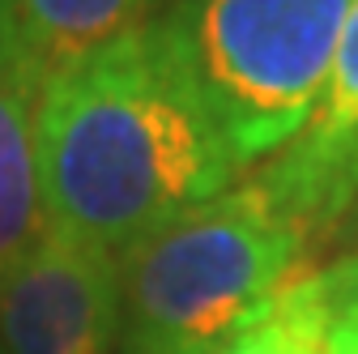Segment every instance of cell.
<instances>
[{"label": "cell", "instance_id": "obj_1", "mask_svg": "<svg viewBox=\"0 0 358 354\" xmlns=\"http://www.w3.org/2000/svg\"><path fill=\"white\" fill-rule=\"evenodd\" d=\"M243 162L150 26L69 64L34 103L43 222L111 256L239 184Z\"/></svg>", "mask_w": 358, "mask_h": 354}, {"label": "cell", "instance_id": "obj_2", "mask_svg": "<svg viewBox=\"0 0 358 354\" xmlns=\"http://www.w3.org/2000/svg\"><path fill=\"white\" fill-rule=\"evenodd\" d=\"M311 239L260 175L231 184L120 264V354H217L303 269Z\"/></svg>", "mask_w": 358, "mask_h": 354}, {"label": "cell", "instance_id": "obj_3", "mask_svg": "<svg viewBox=\"0 0 358 354\" xmlns=\"http://www.w3.org/2000/svg\"><path fill=\"white\" fill-rule=\"evenodd\" d=\"M354 0H166L162 48L248 167L286 150L316 111Z\"/></svg>", "mask_w": 358, "mask_h": 354}, {"label": "cell", "instance_id": "obj_4", "mask_svg": "<svg viewBox=\"0 0 358 354\" xmlns=\"http://www.w3.org/2000/svg\"><path fill=\"white\" fill-rule=\"evenodd\" d=\"M120 264L111 252L56 227L0 260L5 354H115Z\"/></svg>", "mask_w": 358, "mask_h": 354}, {"label": "cell", "instance_id": "obj_5", "mask_svg": "<svg viewBox=\"0 0 358 354\" xmlns=\"http://www.w3.org/2000/svg\"><path fill=\"white\" fill-rule=\"evenodd\" d=\"M260 180L316 243L337 235L358 205V0L341 26L329 85L299 137L268 158Z\"/></svg>", "mask_w": 358, "mask_h": 354}, {"label": "cell", "instance_id": "obj_6", "mask_svg": "<svg viewBox=\"0 0 358 354\" xmlns=\"http://www.w3.org/2000/svg\"><path fill=\"white\" fill-rule=\"evenodd\" d=\"M158 9L162 0H0V38L43 90L69 64L150 26Z\"/></svg>", "mask_w": 358, "mask_h": 354}, {"label": "cell", "instance_id": "obj_7", "mask_svg": "<svg viewBox=\"0 0 358 354\" xmlns=\"http://www.w3.org/2000/svg\"><path fill=\"white\" fill-rule=\"evenodd\" d=\"M34 103L38 85L0 38V260L43 231L34 175Z\"/></svg>", "mask_w": 358, "mask_h": 354}, {"label": "cell", "instance_id": "obj_8", "mask_svg": "<svg viewBox=\"0 0 358 354\" xmlns=\"http://www.w3.org/2000/svg\"><path fill=\"white\" fill-rule=\"evenodd\" d=\"M217 354H333V312L324 303L316 269L299 274Z\"/></svg>", "mask_w": 358, "mask_h": 354}, {"label": "cell", "instance_id": "obj_9", "mask_svg": "<svg viewBox=\"0 0 358 354\" xmlns=\"http://www.w3.org/2000/svg\"><path fill=\"white\" fill-rule=\"evenodd\" d=\"M316 278H320L324 303L333 312V325L358 333V248L337 256L333 264H324V269H316Z\"/></svg>", "mask_w": 358, "mask_h": 354}, {"label": "cell", "instance_id": "obj_10", "mask_svg": "<svg viewBox=\"0 0 358 354\" xmlns=\"http://www.w3.org/2000/svg\"><path fill=\"white\" fill-rule=\"evenodd\" d=\"M333 354H358V333L333 325Z\"/></svg>", "mask_w": 358, "mask_h": 354}, {"label": "cell", "instance_id": "obj_11", "mask_svg": "<svg viewBox=\"0 0 358 354\" xmlns=\"http://www.w3.org/2000/svg\"><path fill=\"white\" fill-rule=\"evenodd\" d=\"M341 231H350V235H358V205H354V213L345 218V227H341Z\"/></svg>", "mask_w": 358, "mask_h": 354}, {"label": "cell", "instance_id": "obj_12", "mask_svg": "<svg viewBox=\"0 0 358 354\" xmlns=\"http://www.w3.org/2000/svg\"><path fill=\"white\" fill-rule=\"evenodd\" d=\"M0 354H5V350H0Z\"/></svg>", "mask_w": 358, "mask_h": 354}]
</instances>
